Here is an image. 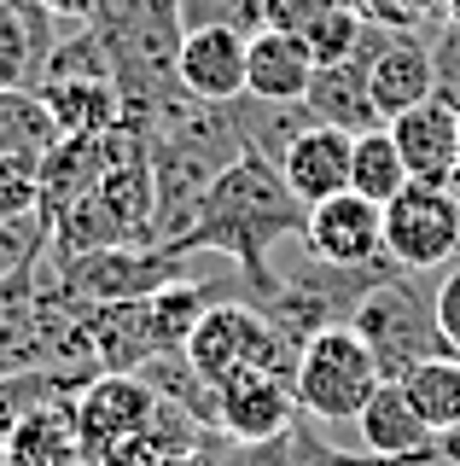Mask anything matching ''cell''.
I'll return each instance as SVG.
<instances>
[{
  "mask_svg": "<svg viewBox=\"0 0 460 466\" xmlns=\"http://www.w3.org/2000/svg\"><path fill=\"white\" fill-rule=\"evenodd\" d=\"M431 94L460 111V24L431 29Z\"/></svg>",
  "mask_w": 460,
  "mask_h": 466,
  "instance_id": "obj_34",
  "label": "cell"
},
{
  "mask_svg": "<svg viewBox=\"0 0 460 466\" xmlns=\"http://www.w3.org/2000/svg\"><path fill=\"white\" fill-rule=\"evenodd\" d=\"M449 24H460V0H449Z\"/></svg>",
  "mask_w": 460,
  "mask_h": 466,
  "instance_id": "obj_44",
  "label": "cell"
},
{
  "mask_svg": "<svg viewBox=\"0 0 460 466\" xmlns=\"http://www.w3.org/2000/svg\"><path fill=\"white\" fill-rule=\"evenodd\" d=\"M41 6H47L59 24H88L94 12H99V0H41Z\"/></svg>",
  "mask_w": 460,
  "mask_h": 466,
  "instance_id": "obj_40",
  "label": "cell"
},
{
  "mask_svg": "<svg viewBox=\"0 0 460 466\" xmlns=\"http://www.w3.org/2000/svg\"><path fill=\"white\" fill-rule=\"evenodd\" d=\"M210 303H222V291L205 286V280H175L164 291H152L146 298V315H152V332H157V356H169V350H186V339H193V327L205 320Z\"/></svg>",
  "mask_w": 460,
  "mask_h": 466,
  "instance_id": "obj_28",
  "label": "cell"
},
{
  "mask_svg": "<svg viewBox=\"0 0 460 466\" xmlns=\"http://www.w3.org/2000/svg\"><path fill=\"white\" fill-rule=\"evenodd\" d=\"M379 385H385V373L355 327H326L297 350L292 397H297V414H309V420H326V426L350 420L355 426Z\"/></svg>",
  "mask_w": 460,
  "mask_h": 466,
  "instance_id": "obj_9",
  "label": "cell"
},
{
  "mask_svg": "<svg viewBox=\"0 0 460 466\" xmlns=\"http://www.w3.org/2000/svg\"><path fill=\"white\" fill-rule=\"evenodd\" d=\"M414 175L402 164V146L391 128H367V135H355V152H350V187L373 204H391L402 187H408Z\"/></svg>",
  "mask_w": 460,
  "mask_h": 466,
  "instance_id": "obj_29",
  "label": "cell"
},
{
  "mask_svg": "<svg viewBox=\"0 0 460 466\" xmlns=\"http://www.w3.org/2000/svg\"><path fill=\"white\" fill-rule=\"evenodd\" d=\"M350 152H355V135L309 123L304 135L292 140V152L280 157V175L304 204H321V198H333V193L350 187Z\"/></svg>",
  "mask_w": 460,
  "mask_h": 466,
  "instance_id": "obj_19",
  "label": "cell"
},
{
  "mask_svg": "<svg viewBox=\"0 0 460 466\" xmlns=\"http://www.w3.org/2000/svg\"><path fill=\"white\" fill-rule=\"evenodd\" d=\"M315 82V53L285 29H256L251 53H245V94L251 99H275V106H292L304 99Z\"/></svg>",
  "mask_w": 460,
  "mask_h": 466,
  "instance_id": "obj_22",
  "label": "cell"
},
{
  "mask_svg": "<svg viewBox=\"0 0 460 466\" xmlns=\"http://www.w3.org/2000/svg\"><path fill=\"white\" fill-rule=\"evenodd\" d=\"M315 123L304 99H292V106H275V99H239V128H245V152L268 157V164L280 169V157L292 152V140L304 135V128Z\"/></svg>",
  "mask_w": 460,
  "mask_h": 466,
  "instance_id": "obj_30",
  "label": "cell"
},
{
  "mask_svg": "<svg viewBox=\"0 0 460 466\" xmlns=\"http://www.w3.org/2000/svg\"><path fill=\"white\" fill-rule=\"evenodd\" d=\"M344 0H268V29H285V35L304 41L326 12H338Z\"/></svg>",
  "mask_w": 460,
  "mask_h": 466,
  "instance_id": "obj_36",
  "label": "cell"
},
{
  "mask_svg": "<svg viewBox=\"0 0 460 466\" xmlns=\"http://www.w3.org/2000/svg\"><path fill=\"white\" fill-rule=\"evenodd\" d=\"M350 327L362 332V344L373 350L385 379H402L408 368H420L431 356H449V339L437 327V286L425 291L414 268H396L391 280L373 286Z\"/></svg>",
  "mask_w": 460,
  "mask_h": 466,
  "instance_id": "obj_7",
  "label": "cell"
},
{
  "mask_svg": "<svg viewBox=\"0 0 460 466\" xmlns=\"http://www.w3.org/2000/svg\"><path fill=\"white\" fill-rule=\"evenodd\" d=\"M437 327H443V339H449V356H460V257L437 280Z\"/></svg>",
  "mask_w": 460,
  "mask_h": 466,
  "instance_id": "obj_38",
  "label": "cell"
},
{
  "mask_svg": "<svg viewBox=\"0 0 460 466\" xmlns=\"http://www.w3.org/2000/svg\"><path fill=\"white\" fill-rule=\"evenodd\" d=\"M245 53H251V35H239V29H222V24L186 29L175 76L193 99L234 106V99H245Z\"/></svg>",
  "mask_w": 460,
  "mask_h": 466,
  "instance_id": "obj_15",
  "label": "cell"
},
{
  "mask_svg": "<svg viewBox=\"0 0 460 466\" xmlns=\"http://www.w3.org/2000/svg\"><path fill=\"white\" fill-rule=\"evenodd\" d=\"M396 385L408 390V402L420 408V420L437 431V443L449 431H460V356H431L420 368H408Z\"/></svg>",
  "mask_w": 460,
  "mask_h": 466,
  "instance_id": "obj_27",
  "label": "cell"
},
{
  "mask_svg": "<svg viewBox=\"0 0 460 466\" xmlns=\"http://www.w3.org/2000/svg\"><path fill=\"white\" fill-rule=\"evenodd\" d=\"M181 24L186 29L222 24L239 35H256V29H268V0H181Z\"/></svg>",
  "mask_w": 460,
  "mask_h": 466,
  "instance_id": "obj_32",
  "label": "cell"
},
{
  "mask_svg": "<svg viewBox=\"0 0 460 466\" xmlns=\"http://www.w3.org/2000/svg\"><path fill=\"white\" fill-rule=\"evenodd\" d=\"M30 368L99 373L88 350V315L70 309L59 291L41 280V262L12 268L0 280V373H30Z\"/></svg>",
  "mask_w": 460,
  "mask_h": 466,
  "instance_id": "obj_4",
  "label": "cell"
},
{
  "mask_svg": "<svg viewBox=\"0 0 460 466\" xmlns=\"http://www.w3.org/2000/svg\"><path fill=\"white\" fill-rule=\"evenodd\" d=\"M88 350L99 373H140L157 356V332L146 315V298L135 303H99L88 309Z\"/></svg>",
  "mask_w": 460,
  "mask_h": 466,
  "instance_id": "obj_21",
  "label": "cell"
},
{
  "mask_svg": "<svg viewBox=\"0 0 460 466\" xmlns=\"http://www.w3.org/2000/svg\"><path fill=\"white\" fill-rule=\"evenodd\" d=\"M65 135L53 123V111L41 106L35 87H0V157H24L41 164Z\"/></svg>",
  "mask_w": 460,
  "mask_h": 466,
  "instance_id": "obj_25",
  "label": "cell"
},
{
  "mask_svg": "<svg viewBox=\"0 0 460 466\" xmlns=\"http://www.w3.org/2000/svg\"><path fill=\"white\" fill-rule=\"evenodd\" d=\"M164 466H222V437H205V443H193V449H181V455H169Z\"/></svg>",
  "mask_w": 460,
  "mask_h": 466,
  "instance_id": "obj_39",
  "label": "cell"
},
{
  "mask_svg": "<svg viewBox=\"0 0 460 466\" xmlns=\"http://www.w3.org/2000/svg\"><path fill=\"white\" fill-rule=\"evenodd\" d=\"M65 29L76 24H59L41 0H0V87H35Z\"/></svg>",
  "mask_w": 460,
  "mask_h": 466,
  "instance_id": "obj_18",
  "label": "cell"
},
{
  "mask_svg": "<svg viewBox=\"0 0 460 466\" xmlns=\"http://www.w3.org/2000/svg\"><path fill=\"white\" fill-rule=\"evenodd\" d=\"M304 106L315 123L344 128V135H367V128H385L379 106H373V87H367V58H338V65H315V82L304 94Z\"/></svg>",
  "mask_w": 460,
  "mask_h": 466,
  "instance_id": "obj_20",
  "label": "cell"
},
{
  "mask_svg": "<svg viewBox=\"0 0 460 466\" xmlns=\"http://www.w3.org/2000/svg\"><path fill=\"white\" fill-rule=\"evenodd\" d=\"M186 262L169 245H111V251H47L41 257V280H47L70 309H99V303H135L152 291L186 280Z\"/></svg>",
  "mask_w": 460,
  "mask_h": 466,
  "instance_id": "obj_6",
  "label": "cell"
},
{
  "mask_svg": "<svg viewBox=\"0 0 460 466\" xmlns=\"http://www.w3.org/2000/svg\"><path fill=\"white\" fill-rule=\"evenodd\" d=\"M443 455H449V461L460 466V431H449V437H443Z\"/></svg>",
  "mask_w": 460,
  "mask_h": 466,
  "instance_id": "obj_42",
  "label": "cell"
},
{
  "mask_svg": "<svg viewBox=\"0 0 460 466\" xmlns=\"http://www.w3.org/2000/svg\"><path fill=\"white\" fill-rule=\"evenodd\" d=\"M152 157H123L53 222L47 251H111V245H157Z\"/></svg>",
  "mask_w": 460,
  "mask_h": 466,
  "instance_id": "obj_5",
  "label": "cell"
},
{
  "mask_svg": "<svg viewBox=\"0 0 460 466\" xmlns=\"http://www.w3.org/2000/svg\"><path fill=\"white\" fill-rule=\"evenodd\" d=\"M414 12H420V18H425V29L449 24V0H414Z\"/></svg>",
  "mask_w": 460,
  "mask_h": 466,
  "instance_id": "obj_41",
  "label": "cell"
},
{
  "mask_svg": "<svg viewBox=\"0 0 460 466\" xmlns=\"http://www.w3.org/2000/svg\"><path fill=\"white\" fill-rule=\"evenodd\" d=\"M355 431H362L367 455L391 461V466H408V461H431L443 455L437 431L420 420V408L408 402V390L396 385V379H385L379 390H373V402L362 408V420H355Z\"/></svg>",
  "mask_w": 460,
  "mask_h": 466,
  "instance_id": "obj_17",
  "label": "cell"
},
{
  "mask_svg": "<svg viewBox=\"0 0 460 466\" xmlns=\"http://www.w3.org/2000/svg\"><path fill=\"white\" fill-rule=\"evenodd\" d=\"M355 58H367V87H373V106H379L385 123L414 111L420 99H431V35L425 29H385L367 18L362 41H355Z\"/></svg>",
  "mask_w": 460,
  "mask_h": 466,
  "instance_id": "obj_11",
  "label": "cell"
},
{
  "mask_svg": "<svg viewBox=\"0 0 460 466\" xmlns=\"http://www.w3.org/2000/svg\"><path fill=\"white\" fill-rule=\"evenodd\" d=\"M0 466H6V461H0Z\"/></svg>",
  "mask_w": 460,
  "mask_h": 466,
  "instance_id": "obj_46",
  "label": "cell"
},
{
  "mask_svg": "<svg viewBox=\"0 0 460 466\" xmlns=\"http://www.w3.org/2000/svg\"><path fill=\"white\" fill-rule=\"evenodd\" d=\"M6 466H82V437H76V414H70V397L30 414L18 431L6 437Z\"/></svg>",
  "mask_w": 460,
  "mask_h": 466,
  "instance_id": "obj_24",
  "label": "cell"
},
{
  "mask_svg": "<svg viewBox=\"0 0 460 466\" xmlns=\"http://www.w3.org/2000/svg\"><path fill=\"white\" fill-rule=\"evenodd\" d=\"M70 414H76V437H82V466L94 455H105L111 443L146 431L157 414V390L140 373H99L70 397Z\"/></svg>",
  "mask_w": 460,
  "mask_h": 466,
  "instance_id": "obj_12",
  "label": "cell"
},
{
  "mask_svg": "<svg viewBox=\"0 0 460 466\" xmlns=\"http://www.w3.org/2000/svg\"><path fill=\"white\" fill-rule=\"evenodd\" d=\"M292 466H391V461H379V455H350V449H333V443H321L304 420L292 426Z\"/></svg>",
  "mask_w": 460,
  "mask_h": 466,
  "instance_id": "obj_35",
  "label": "cell"
},
{
  "mask_svg": "<svg viewBox=\"0 0 460 466\" xmlns=\"http://www.w3.org/2000/svg\"><path fill=\"white\" fill-rule=\"evenodd\" d=\"M88 24L111 53V76H117V94H123V123L152 135L186 99V87L175 76V58L186 41L181 0H99V12Z\"/></svg>",
  "mask_w": 460,
  "mask_h": 466,
  "instance_id": "obj_2",
  "label": "cell"
},
{
  "mask_svg": "<svg viewBox=\"0 0 460 466\" xmlns=\"http://www.w3.org/2000/svg\"><path fill=\"white\" fill-rule=\"evenodd\" d=\"M408 466H455L449 455H431V461H408Z\"/></svg>",
  "mask_w": 460,
  "mask_h": 466,
  "instance_id": "obj_43",
  "label": "cell"
},
{
  "mask_svg": "<svg viewBox=\"0 0 460 466\" xmlns=\"http://www.w3.org/2000/svg\"><path fill=\"white\" fill-rule=\"evenodd\" d=\"M385 257L396 268L431 274L449 268L460 257V198L455 187L437 181H408L402 193L385 204Z\"/></svg>",
  "mask_w": 460,
  "mask_h": 466,
  "instance_id": "obj_10",
  "label": "cell"
},
{
  "mask_svg": "<svg viewBox=\"0 0 460 466\" xmlns=\"http://www.w3.org/2000/svg\"><path fill=\"white\" fill-rule=\"evenodd\" d=\"M362 29H367V12L355 6V0H344L338 12H326V18L304 35V47L315 53V65H338V58H350V53H355Z\"/></svg>",
  "mask_w": 460,
  "mask_h": 466,
  "instance_id": "obj_31",
  "label": "cell"
},
{
  "mask_svg": "<svg viewBox=\"0 0 460 466\" xmlns=\"http://www.w3.org/2000/svg\"><path fill=\"white\" fill-rule=\"evenodd\" d=\"M455 181H460V169H455Z\"/></svg>",
  "mask_w": 460,
  "mask_h": 466,
  "instance_id": "obj_45",
  "label": "cell"
},
{
  "mask_svg": "<svg viewBox=\"0 0 460 466\" xmlns=\"http://www.w3.org/2000/svg\"><path fill=\"white\" fill-rule=\"evenodd\" d=\"M41 204V164H24V157H0V228L35 216Z\"/></svg>",
  "mask_w": 460,
  "mask_h": 466,
  "instance_id": "obj_33",
  "label": "cell"
},
{
  "mask_svg": "<svg viewBox=\"0 0 460 466\" xmlns=\"http://www.w3.org/2000/svg\"><path fill=\"white\" fill-rule=\"evenodd\" d=\"M297 426L292 379L280 373H234L215 385V437L227 443H275Z\"/></svg>",
  "mask_w": 460,
  "mask_h": 466,
  "instance_id": "obj_14",
  "label": "cell"
},
{
  "mask_svg": "<svg viewBox=\"0 0 460 466\" xmlns=\"http://www.w3.org/2000/svg\"><path fill=\"white\" fill-rule=\"evenodd\" d=\"M222 466H292V431L275 443H227L222 437Z\"/></svg>",
  "mask_w": 460,
  "mask_h": 466,
  "instance_id": "obj_37",
  "label": "cell"
},
{
  "mask_svg": "<svg viewBox=\"0 0 460 466\" xmlns=\"http://www.w3.org/2000/svg\"><path fill=\"white\" fill-rule=\"evenodd\" d=\"M245 157V128H239V99L210 106L186 94L164 123L152 128V193H157V245H175L193 222L198 198L227 164Z\"/></svg>",
  "mask_w": 460,
  "mask_h": 466,
  "instance_id": "obj_3",
  "label": "cell"
},
{
  "mask_svg": "<svg viewBox=\"0 0 460 466\" xmlns=\"http://www.w3.org/2000/svg\"><path fill=\"white\" fill-rule=\"evenodd\" d=\"M41 106L53 111V123H59L65 140H94L105 135V128H117L123 116V94L117 82H88V76H41L35 82Z\"/></svg>",
  "mask_w": 460,
  "mask_h": 466,
  "instance_id": "obj_23",
  "label": "cell"
},
{
  "mask_svg": "<svg viewBox=\"0 0 460 466\" xmlns=\"http://www.w3.org/2000/svg\"><path fill=\"white\" fill-rule=\"evenodd\" d=\"M304 216L309 204L285 187V175L268 164V157L245 152L239 164H227L222 175L210 181V193L198 198L193 222L169 251L181 257H198V251H215L227 257L239 268V280H245V298L251 291H263L275 280V245L285 239H304Z\"/></svg>",
  "mask_w": 460,
  "mask_h": 466,
  "instance_id": "obj_1",
  "label": "cell"
},
{
  "mask_svg": "<svg viewBox=\"0 0 460 466\" xmlns=\"http://www.w3.org/2000/svg\"><path fill=\"white\" fill-rule=\"evenodd\" d=\"M304 251L321 262H338V268H355V262L385 257V204L362 198L355 187L309 204L304 216Z\"/></svg>",
  "mask_w": 460,
  "mask_h": 466,
  "instance_id": "obj_13",
  "label": "cell"
},
{
  "mask_svg": "<svg viewBox=\"0 0 460 466\" xmlns=\"http://www.w3.org/2000/svg\"><path fill=\"white\" fill-rule=\"evenodd\" d=\"M186 361H193L210 385H222V379H234V373H280V379H292L297 373V344L285 339L251 298H222V303H210L205 320L193 327Z\"/></svg>",
  "mask_w": 460,
  "mask_h": 466,
  "instance_id": "obj_8",
  "label": "cell"
},
{
  "mask_svg": "<svg viewBox=\"0 0 460 466\" xmlns=\"http://www.w3.org/2000/svg\"><path fill=\"white\" fill-rule=\"evenodd\" d=\"M385 128L396 135L402 164H408L414 181H437V187L455 181V169H460V111L455 106H443V99L431 94L414 111L391 116Z\"/></svg>",
  "mask_w": 460,
  "mask_h": 466,
  "instance_id": "obj_16",
  "label": "cell"
},
{
  "mask_svg": "<svg viewBox=\"0 0 460 466\" xmlns=\"http://www.w3.org/2000/svg\"><path fill=\"white\" fill-rule=\"evenodd\" d=\"M88 379L99 373H59V368H30V373H0V449H6V437L24 426L30 414H41V408L76 397Z\"/></svg>",
  "mask_w": 460,
  "mask_h": 466,
  "instance_id": "obj_26",
  "label": "cell"
}]
</instances>
